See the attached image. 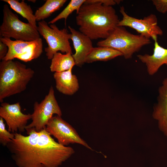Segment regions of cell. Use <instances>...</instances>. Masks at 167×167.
Segmentation results:
<instances>
[{
    "instance_id": "obj_19",
    "label": "cell",
    "mask_w": 167,
    "mask_h": 167,
    "mask_svg": "<svg viewBox=\"0 0 167 167\" xmlns=\"http://www.w3.org/2000/svg\"><path fill=\"white\" fill-rule=\"evenodd\" d=\"M67 1L66 0H47L42 6L35 11L34 15L37 21L44 20L54 12L59 10Z\"/></svg>"
},
{
    "instance_id": "obj_6",
    "label": "cell",
    "mask_w": 167,
    "mask_h": 167,
    "mask_svg": "<svg viewBox=\"0 0 167 167\" xmlns=\"http://www.w3.org/2000/svg\"><path fill=\"white\" fill-rule=\"evenodd\" d=\"M37 30L48 44V47L45 49L48 59H51L54 54L59 51L72 54L69 41L71 34L68 33L66 28L60 30L54 24L49 26L44 20L38 22Z\"/></svg>"
},
{
    "instance_id": "obj_9",
    "label": "cell",
    "mask_w": 167,
    "mask_h": 167,
    "mask_svg": "<svg viewBox=\"0 0 167 167\" xmlns=\"http://www.w3.org/2000/svg\"><path fill=\"white\" fill-rule=\"evenodd\" d=\"M45 129L58 142L64 146L70 144L78 143L88 149L91 148L79 136L75 130L69 123L57 115L53 116L49 121Z\"/></svg>"
},
{
    "instance_id": "obj_1",
    "label": "cell",
    "mask_w": 167,
    "mask_h": 167,
    "mask_svg": "<svg viewBox=\"0 0 167 167\" xmlns=\"http://www.w3.org/2000/svg\"><path fill=\"white\" fill-rule=\"evenodd\" d=\"M26 131L27 136L15 133L6 146L19 167H57L75 153L72 148L56 142L45 129Z\"/></svg>"
},
{
    "instance_id": "obj_15",
    "label": "cell",
    "mask_w": 167,
    "mask_h": 167,
    "mask_svg": "<svg viewBox=\"0 0 167 167\" xmlns=\"http://www.w3.org/2000/svg\"><path fill=\"white\" fill-rule=\"evenodd\" d=\"M72 68L62 72H54V74L56 89L65 95H73L79 88L78 79L72 74Z\"/></svg>"
},
{
    "instance_id": "obj_4",
    "label": "cell",
    "mask_w": 167,
    "mask_h": 167,
    "mask_svg": "<svg viewBox=\"0 0 167 167\" xmlns=\"http://www.w3.org/2000/svg\"><path fill=\"white\" fill-rule=\"evenodd\" d=\"M151 43L150 39L140 34H132L123 27L118 26L107 38L98 41L97 45L114 49L121 52L126 59H128L143 46Z\"/></svg>"
},
{
    "instance_id": "obj_2",
    "label": "cell",
    "mask_w": 167,
    "mask_h": 167,
    "mask_svg": "<svg viewBox=\"0 0 167 167\" xmlns=\"http://www.w3.org/2000/svg\"><path fill=\"white\" fill-rule=\"evenodd\" d=\"M114 8L98 2H84L76 17L79 32L91 40L107 38L119 21Z\"/></svg>"
},
{
    "instance_id": "obj_22",
    "label": "cell",
    "mask_w": 167,
    "mask_h": 167,
    "mask_svg": "<svg viewBox=\"0 0 167 167\" xmlns=\"http://www.w3.org/2000/svg\"><path fill=\"white\" fill-rule=\"evenodd\" d=\"M152 2L158 12L162 14L167 12V0H152Z\"/></svg>"
},
{
    "instance_id": "obj_25",
    "label": "cell",
    "mask_w": 167,
    "mask_h": 167,
    "mask_svg": "<svg viewBox=\"0 0 167 167\" xmlns=\"http://www.w3.org/2000/svg\"><path fill=\"white\" fill-rule=\"evenodd\" d=\"M28 1H30L33 2H36V0H28Z\"/></svg>"
},
{
    "instance_id": "obj_14",
    "label": "cell",
    "mask_w": 167,
    "mask_h": 167,
    "mask_svg": "<svg viewBox=\"0 0 167 167\" xmlns=\"http://www.w3.org/2000/svg\"><path fill=\"white\" fill-rule=\"evenodd\" d=\"M154 41L153 53L152 55L145 54L137 55L138 58L145 64L148 74L150 75L156 74L163 65L167 66V49L160 45L157 39Z\"/></svg>"
},
{
    "instance_id": "obj_3",
    "label": "cell",
    "mask_w": 167,
    "mask_h": 167,
    "mask_svg": "<svg viewBox=\"0 0 167 167\" xmlns=\"http://www.w3.org/2000/svg\"><path fill=\"white\" fill-rule=\"evenodd\" d=\"M34 71L20 62L2 60L0 62V102L24 91L33 77Z\"/></svg>"
},
{
    "instance_id": "obj_23",
    "label": "cell",
    "mask_w": 167,
    "mask_h": 167,
    "mask_svg": "<svg viewBox=\"0 0 167 167\" xmlns=\"http://www.w3.org/2000/svg\"><path fill=\"white\" fill-rule=\"evenodd\" d=\"M95 2L100 3L107 6H112L117 4L116 0H86L85 2L87 3Z\"/></svg>"
},
{
    "instance_id": "obj_8",
    "label": "cell",
    "mask_w": 167,
    "mask_h": 167,
    "mask_svg": "<svg viewBox=\"0 0 167 167\" xmlns=\"http://www.w3.org/2000/svg\"><path fill=\"white\" fill-rule=\"evenodd\" d=\"M4 43L8 49L5 58L6 60L17 58L28 62L38 58L43 52L42 40L41 38L32 41H14L6 38Z\"/></svg>"
},
{
    "instance_id": "obj_16",
    "label": "cell",
    "mask_w": 167,
    "mask_h": 167,
    "mask_svg": "<svg viewBox=\"0 0 167 167\" xmlns=\"http://www.w3.org/2000/svg\"><path fill=\"white\" fill-rule=\"evenodd\" d=\"M122 54L118 51L107 47H93L87 56L85 63H90L98 61H106Z\"/></svg>"
},
{
    "instance_id": "obj_18",
    "label": "cell",
    "mask_w": 167,
    "mask_h": 167,
    "mask_svg": "<svg viewBox=\"0 0 167 167\" xmlns=\"http://www.w3.org/2000/svg\"><path fill=\"white\" fill-rule=\"evenodd\" d=\"M10 6V7L23 17L26 19L28 23L37 29L36 20L31 6L25 2L17 0H2Z\"/></svg>"
},
{
    "instance_id": "obj_10",
    "label": "cell",
    "mask_w": 167,
    "mask_h": 167,
    "mask_svg": "<svg viewBox=\"0 0 167 167\" xmlns=\"http://www.w3.org/2000/svg\"><path fill=\"white\" fill-rule=\"evenodd\" d=\"M120 12L122 15V19L119 21L118 26H126L135 30L140 35L153 40L158 36L163 34L162 30L157 24V19L155 15L151 14L143 19H138L128 15L122 6Z\"/></svg>"
},
{
    "instance_id": "obj_20",
    "label": "cell",
    "mask_w": 167,
    "mask_h": 167,
    "mask_svg": "<svg viewBox=\"0 0 167 167\" xmlns=\"http://www.w3.org/2000/svg\"><path fill=\"white\" fill-rule=\"evenodd\" d=\"M86 0H71L67 6L57 16L50 21L49 24H54L58 20L64 19L66 24V19L68 16L75 11L78 13L82 5Z\"/></svg>"
},
{
    "instance_id": "obj_12",
    "label": "cell",
    "mask_w": 167,
    "mask_h": 167,
    "mask_svg": "<svg viewBox=\"0 0 167 167\" xmlns=\"http://www.w3.org/2000/svg\"><path fill=\"white\" fill-rule=\"evenodd\" d=\"M71 32V39L75 53L72 55L75 65L81 67L85 63L86 59L93 47L91 39L79 31L70 26L68 27Z\"/></svg>"
},
{
    "instance_id": "obj_21",
    "label": "cell",
    "mask_w": 167,
    "mask_h": 167,
    "mask_svg": "<svg viewBox=\"0 0 167 167\" xmlns=\"http://www.w3.org/2000/svg\"><path fill=\"white\" fill-rule=\"evenodd\" d=\"M15 137L14 133H11L5 127L4 120L0 117V143L6 146Z\"/></svg>"
},
{
    "instance_id": "obj_24",
    "label": "cell",
    "mask_w": 167,
    "mask_h": 167,
    "mask_svg": "<svg viewBox=\"0 0 167 167\" xmlns=\"http://www.w3.org/2000/svg\"><path fill=\"white\" fill-rule=\"evenodd\" d=\"M8 47L4 43L0 41V59L2 60L6 56L8 51Z\"/></svg>"
},
{
    "instance_id": "obj_7",
    "label": "cell",
    "mask_w": 167,
    "mask_h": 167,
    "mask_svg": "<svg viewBox=\"0 0 167 167\" xmlns=\"http://www.w3.org/2000/svg\"><path fill=\"white\" fill-rule=\"evenodd\" d=\"M54 114L61 116L62 112L51 86L44 99L40 103L35 102L34 103L33 111L31 114L32 122L26 126L25 130L34 129L39 132L45 129L47 123Z\"/></svg>"
},
{
    "instance_id": "obj_13",
    "label": "cell",
    "mask_w": 167,
    "mask_h": 167,
    "mask_svg": "<svg viewBox=\"0 0 167 167\" xmlns=\"http://www.w3.org/2000/svg\"><path fill=\"white\" fill-rule=\"evenodd\" d=\"M156 103L153 107L152 116L160 130L167 138V78L162 81L158 90Z\"/></svg>"
},
{
    "instance_id": "obj_11",
    "label": "cell",
    "mask_w": 167,
    "mask_h": 167,
    "mask_svg": "<svg viewBox=\"0 0 167 167\" xmlns=\"http://www.w3.org/2000/svg\"><path fill=\"white\" fill-rule=\"evenodd\" d=\"M21 109L19 102L12 104L2 102L1 104L0 117L5 121L10 132H24L28 121L31 119V114H24Z\"/></svg>"
},
{
    "instance_id": "obj_17",
    "label": "cell",
    "mask_w": 167,
    "mask_h": 167,
    "mask_svg": "<svg viewBox=\"0 0 167 167\" xmlns=\"http://www.w3.org/2000/svg\"><path fill=\"white\" fill-rule=\"evenodd\" d=\"M72 54H62L58 52L55 53L51 60L50 66L52 72H60L69 70L75 65Z\"/></svg>"
},
{
    "instance_id": "obj_5",
    "label": "cell",
    "mask_w": 167,
    "mask_h": 167,
    "mask_svg": "<svg viewBox=\"0 0 167 167\" xmlns=\"http://www.w3.org/2000/svg\"><path fill=\"white\" fill-rule=\"evenodd\" d=\"M3 14L2 22L0 26V37L25 41H32L40 38L37 29L29 23L20 20L7 4L3 6Z\"/></svg>"
}]
</instances>
